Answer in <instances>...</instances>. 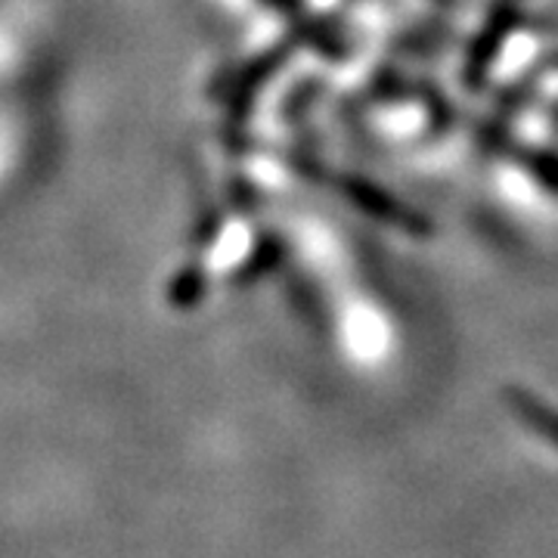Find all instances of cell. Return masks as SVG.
Listing matches in <instances>:
<instances>
[{
  "mask_svg": "<svg viewBox=\"0 0 558 558\" xmlns=\"http://www.w3.org/2000/svg\"><path fill=\"white\" fill-rule=\"evenodd\" d=\"M344 193H348L351 202L357 205L360 211H366L369 218L395 223V227L407 230V233H425V230H428L425 220L416 218L413 211H407L403 205H398L391 196H385L381 190H376V186L366 183V180H348V183H344Z\"/></svg>",
  "mask_w": 558,
  "mask_h": 558,
  "instance_id": "obj_1",
  "label": "cell"
},
{
  "mask_svg": "<svg viewBox=\"0 0 558 558\" xmlns=\"http://www.w3.org/2000/svg\"><path fill=\"white\" fill-rule=\"evenodd\" d=\"M519 20V13H515V0H499V7L494 10V16L487 22V28H484V35L475 44V50H472V60H469V78L478 81L481 72L490 65V60L497 57L499 44L502 38L512 32V25Z\"/></svg>",
  "mask_w": 558,
  "mask_h": 558,
  "instance_id": "obj_2",
  "label": "cell"
},
{
  "mask_svg": "<svg viewBox=\"0 0 558 558\" xmlns=\"http://www.w3.org/2000/svg\"><path fill=\"white\" fill-rule=\"evenodd\" d=\"M506 403L512 407V413L543 440H549L558 450V410L549 403H543L537 395L521 391V388H506Z\"/></svg>",
  "mask_w": 558,
  "mask_h": 558,
  "instance_id": "obj_3",
  "label": "cell"
},
{
  "mask_svg": "<svg viewBox=\"0 0 558 558\" xmlns=\"http://www.w3.org/2000/svg\"><path fill=\"white\" fill-rule=\"evenodd\" d=\"M531 168H534V174L539 178V183H546L553 193H558V159L556 156L537 153V156L531 159Z\"/></svg>",
  "mask_w": 558,
  "mask_h": 558,
  "instance_id": "obj_4",
  "label": "cell"
}]
</instances>
